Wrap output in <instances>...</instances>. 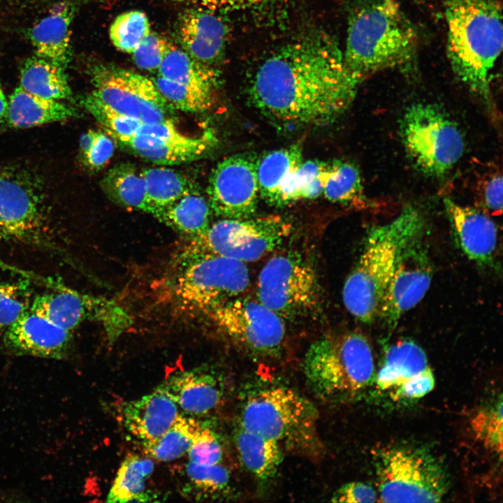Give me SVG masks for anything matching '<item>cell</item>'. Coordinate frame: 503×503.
Here are the masks:
<instances>
[{"label": "cell", "mask_w": 503, "mask_h": 503, "mask_svg": "<svg viewBox=\"0 0 503 503\" xmlns=\"http://www.w3.org/2000/svg\"><path fill=\"white\" fill-rule=\"evenodd\" d=\"M258 300L284 321L317 316L323 307V291L313 264L296 253L271 258L259 273Z\"/></svg>", "instance_id": "obj_10"}, {"label": "cell", "mask_w": 503, "mask_h": 503, "mask_svg": "<svg viewBox=\"0 0 503 503\" xmlns=\"http://www.w3.org/2000/svg\"><path fill=\"white\" fill-rule=\"evenodd\" d=\"M4 330V347L15 356L63 359L71 349V331L30 309Z\"/></svg>", "instance_id": "obj_18"}, {"label": "cell", "mask_w": 503, "mask_h": 503, "mask_svg": "<svg viewBox=\"0 0 503 503\" xmlns=\"http://www.w3.org/2000/svg\"><path fill=\"white\" fill-rule=\"evenodd\" d=\"M360 81L347 69L342 52L322 36L291 43L268 57L249 89L252 104L282 125L328 123L351 104Z\"/></svg>", "instance_id": "obj_1"}, {"label": "cell", "mask_w": 503, "mask_h": 503, "mask_svg": "<svg viewBox=\"0 0 503 503\" xmlns=\"http://www.w3.org/2000/svg\"><path fill=\"white\" fill-rule=\"evenodd\" d=\"M187 453L189 461L197 465H213L221 463L224 449L218 433L204 424Z\"/></svg>", "instance_id": "obj_43"}, {"label": "cell", "mask_w": 503, "mask_h": 503, "mask_svg": "<svg viewBox=\"0 0 503 503\" xmlns=\"http://www.w3.org/2000/svg\"><path fill=\"white\" fill-rule=\"evenodd\" d=\"M302 162V147L298 144L273 150L258 159L257 177L261 198L277 207L282 184Z\"/></svg>", "instance_id": "obj_28"}, {"label": "cell", "mask_w": 503, "mask_h": 503, "mask_svg": "<svg viewBox=\"0 0 503 503\" xmlns=\"http://www.w3.org/2000/svg\"><path fill=\"white\" fill-rule=\"evenodd\" d=\"M344 64L360 82L377 72L411 66L417 32L396 0H362L349 15Z\"/></svg>", "instance_id": "obj_3"}, {"label": "cell", "mask_w": 503, "mask_h": 503, "mask_svg": "<svg viewBox=\"0 0 503 503\" xmlns=\"http://www.w3.org/2000/svg\"><path fill=\"white\" fill-rule=\"evenodd\" d=\"M210 212L207 198L196 187L152 215L174 230L193 238L208 229Z\"/></svg>", "instance_id": "obj_29"}, {"label": "cell", "mask_w": 503, "mask_h": 503, "mask_svg": "<svg viewBox=\"0 0 503 503\" xmlns=\"http://www.w3.org/2000/svg\"><path fill=\"white\" fill-rule=\"evenodd\" d=\"M115 139L140 157L166 166L198 160L214 147L217 140L212 130L196 136L180 133L171 137L156 138L136 133Z\"/></svg>", "instance_id": "obj_22"}, {"label": "cell", "mask_w": 503, "mask_h": 503, "mask_svg": "<svg viewBox=\"0 0 503 503\" xmlns=\"http://www.w3.org/2000/svg\"><path fill=\"white\" fill-rule=\"evenodd\" d=\"M171 44L162 36L150 31L133 52V59L140 68L159 70Z\"/></svg>", "instance_id": "obj_44"}, {"label": "cell", "mask_w": 503, "mask_h": 503, "mask_svg": "<svg viewBox=\"0 0 503 503\" xmlns=\"http://www.w3.org/2000/svg\"><path fill=\"white\" fill-rule=\"evenodd\" d=\"M33 298L27 282H0V328L6 330L26 313Z\"/></svg>", "instance_id": "obj_42"}, {"label": "cell", "mask_w": 503, "mask_h": 503, "mask_svg": "<svg viewBox=\"0 0 503 503\" xmlns=\"http://www.w3.org/2000/svg\"><path fill=\"white\" fill-rule=\"evenodd\" d=\"M212 212L222 219H245L256 210L259 196L257 160L235 154L212 170L207 188Z\"/></svg>", "instance_id": "obj_16"}, {"label": "cell", "mask_w": 503, "mask_h": 503, "mask_svg": "<svg viewBox=\"0 0 503 503\" xmlns=\"http://www.w3.org/2000/svg\"><path fill=\"white\" fill-rule=\"evenodd\" d=\"M318 414L314 404L296 390L265 384L244 394L239 425L275 442L284 452L317 460L324 453Z\"/></svg>", "instance_id": "obj_4"}, {"label": "cell", "mask_w": 503, "mask_h": 503, "mask_svg": "<svg viewBox=\"0 0 503 503\" xmlns=\"http://www.w3.org/2000/svg\"><path fill=\"white\" fill-rule=\"evenodd\" d=\"M186 488L197 498H214L229 491L231 474L221 463L201 465L191 462L185 466Z\"/></svg>", "instance_id": "obj_37"}, {"label": "cell", "mask_w": 503, "mask_h": 503, "mask_svg": "<svg viewBox=\"0 0 503 503\" xmlns=\"http://www.w3.org/2000/svg\"><path fill=\"white\" fill-rule=\"evenodd\" d=\"M114 150L112 137L98 131L93 144L80 157L86 167L92 170H99L108 163Z\"/></svg>", "instance_id": "obj_45"}, {"label": "cell", "mask_w": 503, "mask_h": 503, "mask_svg": "<svg viewBox=\"0 0 503 503\" xmlns=\"http://www.w3.org/2000/svg\"><path fill=\"white\" fill-rule=\"evenodd\" d=\"M234 442L243 466L258 482L263 484L275 477L284 453L277 443L239 425Z\"/></svg>", "instance_id": "obj_26"}, {"label": "cell", "mask_w": 503, "mask_h": 503, "mask_svg": "<svg viewBox=\"0 0 503 503\" xmlns=\"http://www.w3.org/2000/svg\"><path fill=\"white\" fill-rule=\"evenodd\" d=\"M0 270L12 272L17 275L21 274L22 272V270L21 271V269L14 267L7 263H5L4 261H1V259H0Z\"/></svg>", "instance_id": "obj_50"}, {"label": "cell", "mask_w": 503, "mask_h": 503, "mask_svg": "<svg viewBox=\"0 0 503 503\" xmlns=\"http://www.w3.org/2000/svg\"><path fill=\"white\" fill-rule=\"evenodd\" d=\"M203 425L193 416L180 414L161 436L142 446L153 458L160 461L173 460L187 453Z\"/></svg>", "instance_id": "obj_35"}, {"label": "cell", "mask_w": 503, "mask_h": 503, "mask_svg": "<svg viewBox=\"0 0 503 503\" xmlns=\"http://www.w3.org/2000/svg\"><path fill=\"white\" fill-rule=\"evenodd\" d=\"M373 454L379 502H439L449 492L446 470L426 449L394 445Z\"/></svg>", "instance_id": "obj_7"}, {"label": "cell", "mask_w": 503, "mask_h": 503, "mask_svg": "<svg viewBox=\"0 0 503 503\" xmlns=\"http://www.w3.org/2000/svg\"><path fill=\"white\" fill-rule=\"evenodd\" d=\"M422 235L409 240L398 252L378 315L388 330L394 329L402 315L421 302L430 287L432 265Z\"/></svg>", "instance_id": "obj_15"}, {"label": "cell", "mask_w": 503, "mask_h": 503, "mask_svg": "<svg viewBox=\"0 0 503 503\" xmlns=\"http://www.w3.org/2000/svg\"><path fill=\"white\" fill-rule=\"evenodd\" d=\"M444 203L455 240L465 256L480 265L490 263L498 240L495 222L475 207L449 198H445Z\"/></svg>", "instance_id": "obj_21"}, {"label": "cell", "mask_w": 503, "mask_h": 503, "mask_svg": "<svg viewBox=\"0 0 503 503\" xmlns=\"http://www.w3.org/2000/svg\"><path fill=\"white\" fill-rule=\"evenodd\" d=\"M291 224L278 215L221 219L201 235L191 247L205 253L255 261L279 246L291 234Z\"/></svg>", "instance_id": "obj_11"}, {"label": "cell", "mask_w": 503, "mask_h": 503, "mask_svg": "<svg viewBox=\"0 0 503 503\" xmlns=\"http://www.w3.org/2000/svg\"><path fill=\"white\" fill-rule=\"evenodd\" d=\"M184 1L216 12L247 9L265 0H177Z\"/></svg>", "instance_id": "obj_48"}, {"label": "cell", "mask_w": 503, "mask_h": 503, "mask_svg": "<svg viewBox=\"0 0 503 503\" xmlns=\"http://www.w3.org/2000/svg\"><path fill=\"white\" fill-rule=\"evenodd\" d=\"M447 54L456 78L493 108L492 71L502 48L500 0H444Z\"/></svg>", "instance_id": "obj_2"}, {"label": "cell", "mask_w": 503, "mask_h": 503, "mask_svg": "<svg viewBox=\"0 0 503 503\" xmlns=\"http://www.w3.org/2000/svg\"><path fill=\"white\" fill-rule=\"evenodd\" d=\"M82 104L115 139L136 134L144 124L115 110L92 92L82 99Z\"/></svg>", "instance_id": "obj_41"}, {"label": "cell", "mask_w": 503, "mask_h": 503, "mask_svg": "<svg viewBox=\"0 0 503 503\" xmlns=\"http://www.w3.org/2000/svg\"><path fill=\"white\" fill-rule=\"evenodd\" d=\"M177 263L173 294L184 307L207 315L239 297L249 286L248 268L237 259L189 247Z\"/></svg>", "instance_id": "obj_8"}, {"label": "cell", "mask_w": 503, "mask_h": 503, "mask_svg": "<svg viewBox=\"0 0 503 503\" xmlns=\"http://www.w3.org/2000/svg\"><path fill=\"white\" fill-rule=\"evenodd\" d=\"M333 161H302L282 184L277 207L285 206L300 200L314 199L323 194L333 170Z\"/></svg>", "instance_id": "obj_32"}, {"label": "cell", "mask_w": 503, "mask_h": 503, "mask_svg": "<svg viewBox=\"0 0 503 503\" xmlns=\"http://www.w3.org/2000/svg\"><path fill=\"white\" fill-rule=\"evenodd\" d=\"M228 28L218 12L198 6L184 10L177 23L184 50L196 61L209 66L223 54Z\"/></svg>", "instance_id": "obj_20"}, {"label": "cell", "mask_w": 503, "mask_h": 503, "mask_svg": "<svg viewBox=\"0 0 503 503\" xmlns=\"http://www.w3.org/2000/svg\"><path fill=\"white\" fill-rule=\"evenodd\" d=\"M179 415L177 404L160 386L122 408L124 428L142 445L161 436Z\"/></svg>", "instance_id": "obj_23"}, {"label": "cell", "mask_w": 503, "mask_h": 503, "mask_svg": "<svg viewBox=\"0 0 503 503\" xmlns=\"http://www.w3.org/2000/svg\"><path fill=\"white\" fill-rule=\"evenodd\" d=\"M101 187L117 205L150 213L144 178L133 165L120 163L110 169L101 181Z\"/></svg>", "instance_id": "obj_31"}, {"label": "cell", "mask_w": 503, "mask_h": 503, "mask_svg": "<svg viewBox=\"0 0 503 503\" xmlns=\"http://www.w3.org/2000/svg\"><path fill=\"white\" fill-rule=\"evenodd\" d=\"M502 177L501 174L493 175L483 187V199L487 209L495 214L502 211Z\"/></svg>", "instance_id": "obj_47"}, {"label": "cell", "mask_w": 503, "mask_h": 503, "mask_svg": "<svg viewBox=\"0 0 503 503\" xmlns=\"http://www.w3.org/2000/svg\"><path fill=\"white\" fill-rule=\"evenodd\" d=\"M374 381L381 391L402 400L423 398L435 385L424 350L407 339L398 340L386 349Z\"/></svg>", "instance_id": "obj_17"}, {"label": "cell", "mask_w": 503, "mask_h": 503, "mask_svg": "<svg viewBox=\"0 0 503 503\" xmlns=\"http://www.w3.org/2000/svg\"><path fill=\"white\" fill-rule=\"evenodd\" d=\"M152 79L161 94L174 109L202 112L209 110L214 102L215 93L195 89L160 75Z\"/></svg>", "instance_id": "obj_40"}, {"label": "cell", "mask_w": 503, "mask_h": 503, "mask_svg": "<svg viewBox=\"0 0 503 503\" xmlns=\"http://www.w3.org/2000/svg\"><path fill=\"white\" fill-rule=\"evenodd\" d=\"M159 75L184 86L216 93L219 75L212 66L201 63L184 50L171 45L159 70Z\"/></svg>", "instance_id": "obj_30"}, {"label": "cell", "mask_w": 503, "mask_h": 503, "mask_svg": "<svg viewBox=\"0 0 503 503\" xmlns=\"http://www.w3.org/2000/svg\"><path fill=\"white\" fill-rule=\"evenodd\" d=\"M75 114L63 101L41 97L19 86L8 100L6 123L14 128H30L66 121Z\"/></svg>", "instance_id": "obj_25"}, {"label": "cell", "mask_w": 503, "mask_h": 503, "mask_svg": "<svg viewBox=\"0 0 503 503\" xmlns=\"http://www.w3.org/2000/svg\"><path fill=\"white\" fill-rule=\"evenodd\" d=\"M302 368L313 394L328 403L358 398L376 374L371 345L357 331L321 335L309 347Z\"/></svg>", "instance_id": "obj_6"}, {"label": "cell", "mask_w": 503, "mask_h": 503, "mask_svg": "<svg viewBox=\"0 0 503 503\" xmlns=\"http://www.w3.org/2000/svg\"><path fill=\"white\" fill-rule=\"evenodd\" d=\"M424 228L422 213L409 205L389 222L369 230L363 250L342 290L345 307L354 318L370 323L378 317L399 249Z\"/></svg>", "instance_id": "obj_5"}, {"label": "cell", "mask_w": 503, "mask_h": 503, "mask_svg": "<svg viewBox=\"0 0 503 503\" xmlns=\"http://www.w3.org/2000/svg\"><path fill=\"white\" fill-rule=\"evenodd\" d=\"M400 131L408 156L427 176H445L463 155L465 143L461 130L435 104L415 103L407 107Z\"/></svg>", "instance_id": "obj_9"}, {"label": "cell", "mask_w": 503, "mask_h": 503, "mask_svg": "<svg viewBox=\"0 0 503 503\" xmlns=\"http://www.w3.org/2000/svg\"><path fill=\"white\" fill-rule=\"evenodd\" d=\"M66 68L38 56L26 59L20 68V87L36 96L59 101L71 100Z\"/></svg>", "instance_id": "obj_27"}, {"label": "cell", "mask_w": 503, "mask_h": 503, "mask_svg": "<svg viewBox=\"0 0 503 503\" xmlns=\"http://www.w3.org/2000/svg\"><path fill=\"white\" fill-rule=\"evenodd\" d=\"M141 173L152 214L196 188L185 175L170 168H150Z\"/></svg>", "instance_id": "obj_34"}, {"label": "cell", "mask_w": 503, "mask_h": 503, "mask_svg": "<svg viewBox=\"0 0 503 503\" xmlns=\"http://www.w3.org/2000/svg\"><path fill=\"white\" fill-rule=\"evenodd\" d=\"M186 415L202 416L216 409L224 398L222 376L200 367L178 372L159 386Z\"/></svg>", "instance_id": "obj_19"}, {"label": "cell", "mask_w": 503, "mask_h": 503, "mask_svg": "<svg viewBox=\"0 0 503 503\" xmlns=\"http://www.w3.org/2000/svg\"><path fill=\"white\" fill-rule=\"evenodd\" d=\"M75 8L73 3H57L29 31V39L35 55L66 68L71 58V24Z\"/></svg>", "instance_id": "obj_24"}, {"label": "cell", "mask_w": 503, "mask_h": 503, "mask_svg": "<svg viewBox=\"0 0 503 503\" xmlns=\"http://www.w3.org/2000/svg\"><path fill=\"white\" fill-rule=\"evenodd\" d=\"M7 110L8 100L5 96L0 83V126H1L3 123H6Z\"/></svg>", "instance_id": "obj_49"}, {"label": "cell", "mask_w": 503, "mask_h": 503, "mask_svg": "<svg viewBox=\"0 0 503 503\" xmlns=\"http://www.w3.org/2000/svg\"><path fill=\"white\" fill-rule=\"evenodd\" d=\"M470 426L476 441L501 458L503 431L502 397L479 409L472 418Z\"/></svg>", "instance_id": "obj_38"}, {"label": "cell", "mask_w": 503, "mask_h": 503, "mask_svg": "<svg viewBox=\"0 0 503 503\" xmlns=\"http://www.w3.org/2000/svg\"><path fill=\"white\" fill-rule=\"evenodd\" d=\"M42 189L30 175L0 168V242L54 249L48 239Z\"/></svg>", "instance_id": "obj_13"}, {"label": "cell", "mask_w": 503, "mask_h": 503, "mask_svg": "<svg viewBox=\"0 0 503 503\" xmlns=\"http://www.w3.org/2000/svg\"><path fill=\"white\" fill-rule=\"evenodd\" d=\"M92 93L118 112L142 122L168 118L174 108L161 94L152 79L112 65L88 68Z\"/></svg>", "instance_id": "obj_14"}, {"label": "cell", "mask_w": 503, "mask_h": 503, "mask_svg": "<svg viewBox=\"0 0 503 503\" xmlns=\"http://www.w3.org/2000/svg\"><path fill=\"white\" fill-rule=\"evenodd\" d=\"M151 31L147 16L140 10L119 15L109 29L112 45L119 50L132 54L141 41Z\"/></svg>", "instance_id": "obj_39"}, {"label": "cell", "mask_w": 503, "mask_h": 503, "mask_svg": "<svg viewBox=\"0 0 503 503\" xmlns=\"http://www.w3.org/2000/svg\"><path fill=\"white\" fill-rule=\"evenodd\" d=\"M154 470L152 460L131 455L122 462L107 495V502H150L153 496L145 492L147 480Z\"/></svg>", "instance_id": "obj_33"}, {"label": "cell", "mask_w": 503, "mask_h": 503, "mask_svg": "<svg viewBox=\"0 0 503 503\" xmlns=\"http://www.w3.org/2000/svg\"><path fill=\"white\" fill-rule=\"evenodd\" d=\"M207 316L236 347L252 357L275 358L283 348L284 321L258 300L239 296Z\"/></svg>", "instance_id": "obj_12"}, {"label": "cell", "mask_w": 503, "mask_h": 503, "mask_svg": "<svg viewBox=\"0 0 503 503\" xmlns=\"http://www.w3.org/2000/svg\"><path fill=\"white\" fill-rule=\"evenodd\" d=\"M363 192L357 166L349 161L335 160L323 191L326 198L342 205L363 207L367 203Z\"/></svg>", "instance_id": "obj_36"}, {"label": "cell", "mask_w": 503, "mask_h": 503, "mask_svg": "<svg viewBox=\"0 0 503 503\" xmlns=\"http://www.w3.org/2000/svg\"><path fill=\"white\" fill-rule=\"evenodd\" d=\"M378 501L377 491L363 482L347 483L339 488L331 496L332 502L363 503Z\"/></svg>", "instance_id": "obj_46"}]
</instances>
